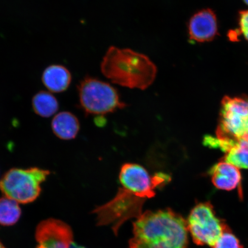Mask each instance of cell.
Returning a JSON list of instances; mask_svg holds the SVG:
<instances>
[{"instance_id": "30bf717a", "label": "cell", "mask_w": 248, "mask_h": 248, "mask_svg": "<svg viewBox=\"0 0 248 248\" xmlns=\"http://www.w3.org/2000/svg\"><path fill=\"white\" fill-rule=\"evenodd\" d=\"M204 143L207 146L218 148L225 153L224 161L238 169H248V141L222 140L207 136Z\"/></svg>"}, {"instance_id": "9a60e30c", "label": "cell", "mask_w": 248, "mask_h": 248, "mask_svg": "<svg viewBox=\"0 0 248 248\" xmlns=\"http://www.w3.org/2000/svg\"><path fill=\"white\" fill-rule=\"evenodd\" d=\"M21 210L17 202L6 197L0 198V224L14 225L20 219Z\"/></svg>"}, {"instance_id": "7a4b0ae2", "label": "cell", "mask_w": 248, "mask_h": 248, "mask_svg": "<svg viewBox=\"0 0 248 248\" xmlns=\"http://www.w3.org/2000/svg\"><path fill=\"white\" fill-rule=\"evenodd\" d=\"M186 220L167 208L147 211L133 224L130 248H187Z\"/></svg>"}, {"instance_id": "8992f818", "label": "cell", "mask_w": 248, "mask_h": 248, "mask_svg": "<svg viewBox=\"0 0 248 248\" xmlns=\"http://www.w3.org/2000/svg\"><path fill=\"white\" fill-rule=\"evenodd\" d=\"M216 135L222 140L248 141V97L222 99Z\"/></svg>"}, {"instance_id": "6da1fadb", "label": "cell", "mask_w": 248, "mask_h": 248, "mask_svg": "<svg viewBox=\"0 0 248 248\" xmlns=\"http://www.w3.org/2000/svg\"><path fill=\"white\" fill-rule=\"evenodd\" d=\"M169 180V176L163 173L151 176L138 164H124L120 173L122 187L115 197L93 211L97 216V225H110L117 235L124 223L141 216L145 202L154 197L155 189Z\"/></svg>"}, {"instance_id": "ffe728a7", "label": "cell", "mask_w": 248, "mask_h": 248, "mask_svg": "<svg viewBox=\"0 0 248 248\" xmlns=\"http://www.w3.org/2000/svg\"><path fill=\"white\" fill-rule=\"evenodd\" d=\"M244 1L248 5V0H244Z\"/></svg>"}, {"instance_id": "7c38bea8", "label": "cell", "mask_w": 248, "mask_h": 248, "mask_svg": "<svg viewBox=\"0 0 248 248\" xmlns=\"http://www.w3.org/2000/svg\"><path fill=\"white\" fill-rule=\"evenodd\" d=\"M72 79L69 70L62 65L54 64L43 71L42 82L50 92L58 93L66 91Z\"/></svg>"}, {"instance_id": "3957f363", "label": "cell", "mask_w": 248, "mask_h": 248, "mask_svg": "<svg viewBox=\"0 0 248 248\" xmlns=\"http://www.w3.org/2000/svg\"><path fill=\"white\" fill-rule=\"evenodd\" d=\"M103 75L116 84L146 89L156 78L157 68L147 56L129 48L111 46L102 60Z\"/></svg>"}, {"instance_id": "2e32d148", "label": "cell", "mask_w": 248, "mask_h": 248, "mask_svg": "<svg viewBox=\"0 0 248 248\" xmlns=\"http://www.w3.org/2000/svg\"><path fill=\"white\" fill-rule=\"evenodd\" d=\"M213 248H243V247L240 241L228 227L223 232Z\"/></svg>"}, {"instance_id": "ba28073f", "label": "cell", "mask_w": 248, "mask_h": 248, "mask_svg": "<svg viewBox=\"0 0 248 248\" xmlns=\"http://www.w3.org/2000/svg\"><path fill=\"white\" fill-rule=\"evenodd\" d=\"M35 248H69L73 232L69 225L61 220L49 218L37 226Z\"/></svg>"}, {"instance_id": "e0dca14e", "label": "cell", "mask_w": 248, "mask_h": 248, "mask_svg": "<svg viewBox=\"0 0 248 248\" xmlns=\"http://www.w3.org/2000/svg\"><path fill=\"white\" fill-rule=\"evenodd\" d=\"M239 26L241 33L248 41V10L240 12Z\"/></svg>"}, {"instance_id": "8fae6325", "label": "cell", "mask_w": 248, "mask_h": 248, "mask_svg": "<svg viewBox=\"0 0 248 248\" xmlns=\"http://www.w3.org/2000/svg\"><path fill=\"white\" fill-rule=\"evenodd\" d=\"M212 181L217 188L232 190L240 184L241 176L239 169L231 163L221 162L210 170Z\"/></svg>"}, {"instance_id": "5bb4252c", "label": "cell", "mask_w": 248, "mask_h": 248, "mask_svg": "<svg viewBox=\"0 0 248 248\" xmlns=\"http://www.w3.org/2000/svg\"><path fill=\"white\" fill-rule=\"evenodd\" d=\"M33 111L42 117L53 116L59 109L57 99L51 92H39L33 96L32 101Z\"/></svg>"}, {"instance_id": "277c9868", "label": "cell", "mask_w": 248, "mask_h": 248, "mask_svg": "<svg viewBox=\"0 0 248 248\" xmlns=\"http://www.w3.org/2000/svg\"><path fill=\"white\" fill-rule=\"evenodd\" d=\"M49 175L48 170L38 167L12 169L0 179V191L18 203L33 202L39 197L41 185Z\"/></svg>"}, {"instance_id": "d6986e66", "label": "cell", "mask_w": 248, "mask_h": 248, "mask_svg": "<svg viewBox=\"0 0 248 248\" xmlns=\"http://www.w3.org/2000/svg\"><path fill=\"white\" fill-rule=\"evenodd\" d=\"M0 248H6L4 246H3L1 243H0Z\"/></svg>"}, {"instance_id": "5b68a950", "label": "cell", "mask_w": 248, "mask_h": 248, "mask_svg": "<svg viewBox=\"0 0 248 248\" xmlns=\"http://www.w3.org/2000/svg\"><path fill=\"white\" fill-rule=\"evenodd\" d=\"M78 95L80 107L92 115H104L126 106L113 87L94 78L86 77L80 82Z\"/></svg>"}, {"instance_id": "52a82bcc", "label": "cell", "mask_w": 248, "mask_h": 248, "mask_svg": "<svg viewBox=\"0 0 248 248\" xmlns=\"http://www.w3.org/2000/svg\"><path fill=\"white\" fill-rule=\"evenodd\" d=\"M186 222L188 232L195 244L213 248L228 227L216 216L212 204L209 202L198 203L191 210Z\"/></svg>"}, {"instance_id": "9c48e42d", "label": "cell", "mask_w": 248, "mask_h": 248, "mask_svg": "<svg viewBox=\"0 0 248 248\" xmlns=\"http://www.w3.org/2000/svg\"><path fill=\"white\" fill-rule=\"evenodd\" d=\"M218 33L216 14L212 9H203L194 14L189 21V38L194 42L212 41Z\"/></svg>"}, {"instance_id": "ac0fdd59", "label": "cell", "mask_w": 248, "mask_h": 248, "mask_svg": "<svg viewBox=\"0 0 248 248\" xmlns=\"http://www.w3.org/2000/svg\"><path fill=\"white\" fill-rule=\"evenodd\" d=\"M69 248H86L78 246V245H77V244H76L75 243H74V242H73V243L70 244Z\"/></svg>"}, {"instance_id": "4fadbf2b", "label": "cell", "mask_w": 248, "mask_h": 248, "mask_svg": "<svg viewBox=\"0 0 248 248\" xmlns=\"http://www.w3.org/2000/svg\"><path fill=\"white\" fill-rule=\"evenodd\" d=\"M51 128L57 137L64 140L75 139L80 129L78 119L69 111H62L55 116Z\"/></svg>"}]
</instances>
